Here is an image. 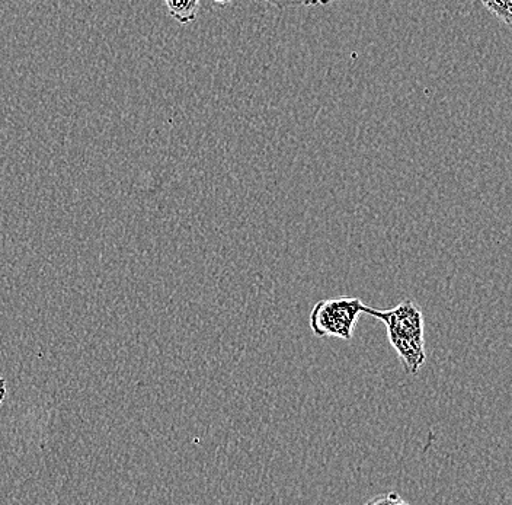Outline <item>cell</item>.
<instances>
[{"instance_id":"8","label":"cell","mask_w":512,"mask_h":505,"mask_svg":"<svg viewBox=\"0 0 512 505\" xmlns=\"http://www.w3.org/2000/svg\"><path fill=\"white\" fill-rule=\"evenodd\" d=\"M211 2L216 3V5L226 6L229 5V3L232 2V0H211Z\"/></svg>"},{"instance_id":"1","label":"cell","mask_w":512,"mask_h":505,"mask_svg":"<svg viewBox=\"0 0 512 505\" xmlns=\"http://www.w3.org/2000/svg\"><path fill=\"white\" fill-rule=\"evenodd\" d=\"M367 315L380 319L386 325L390 344L398 353L403 369L409 375H418L427 361L424 337V315L412 300H403L396 308L379 310L367 306Z\"/></svg>"},{"instance_id":"7","label":"cell","mask_w":512,"mask_h":505,"mask_svg":"<svg viewBox=\"0 0 512 505\" xmlns=\"http://www.w3.org/2000/svg\"><path fill=\"white\" fill-rule=\"evenodd\" d=\"M6 393H8V389H6V380L0 376V405L5 402Z\"/></svg>"},{"instance_id":"5","label":"cell","mask_w":512,"mask_h":505,"mask_svg":"<svg viewBox=\"0 0 512 505\" xmlns=\"http://www.w3.org/2000/svg\"><path fill=\"white\" fill-rule=\"evenodd\" d=\"M278 9L299 8V6H325L331 3L338 2V0H264Z\"/></svg>"},{"instance_id":"6","label":"cell","mask_w":512,"mask_h":505,"mask_svg":"<svg viewBox=\"0 0 512 505\" xmlns=\"http://www.w3.org/2000/svg\"><path fill=\"white\" fill-rule=\"evenodd\" d=\"M382 503L405 504V501H403L402 498H400L398 494H395V492H390L389 495H383V497L374 498V500H371L370 503H368V504H382Z\"/></svg>"},{"instance_id":"4","label":"cell","mask_w":512,"mask_h":505,"mask_svg":"<svg viewBox=\"0 0 512 505\" xmlns=\"http://www.w3.org/2000/svg\"><path fill=\"white\" fill-rule=\"evenodd\" d=\"M482 3L496 18L512 25V0H482Z\"/></svg>"},{"instance_id":"2","label":"cell","mask_w":512,"mask_h":505,"mask_svg":"<svg viewBox=\"0 0 512 505\" xmlns=\"http://www.w3.org/2000/svg\"><path fill=\"white\" fill-rule=\"evenodd\" d=\"M367 306L360 297L320 300L310 313V328L319 338L334 337L351 341L355 326Z\"/></svg>"},{"instance_id":"3","label":"cell","mask_w":512,"mask_h":505,"mask_svg":"<svg viewBox=\"0 0 512 505\" xmlns=\"http://www.w3.org/2000/svg\"><path fill=\"white\" fill-rule=\"evenodd\" d=\"M169 15L181 25L195 21L200 9V0H165Z\"/></svg>"}]
</instances>
